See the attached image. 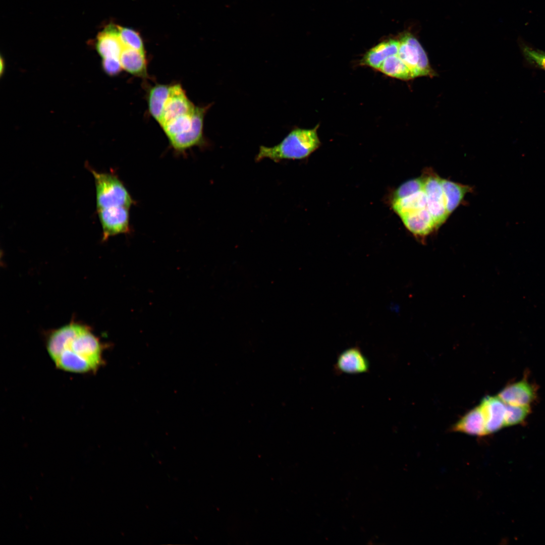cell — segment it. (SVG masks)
Here are the masks:
<instances>
[{
	"instance_id": "cell-9",
	"label": "cell",
	"mask_w": 545,
	"mask_h": 545,
	"mask_svg": "<svg viewBox=\"0 0 545 545\" xmlns=\"http://www.w3.org/2000/svg\"><path fill=\"white\" fill-rule=\"evenodd\" d=\"M400 218L407 230L422 242L437 230L428 208L406 214Z\"/></svg>"
},
{
	"instance_id": "cell-19",
	"label": "cell",
	"mask_w": 545,
	"mask_h": 545,
	"mask_svg": "<svg viewBox=\"0 0 545 545\" xmlns=\"http://www.w3.org/2000/svg\"><path fill=\"white\" fill-rule=\"evenodd\" d=\"M170 85L157 84L151 88L148 95V107L151 116L159 124L169 95Z\"/></svg>"
},
{
	"instance_id": "cell-16",
	"label": "cell",
	"mask_w": 545,
	"mask_h": 545,
	"mask_svg": "<svg viewBox=\"0 0 545 545\" xmlns=\"http://www.w3.org/2000/svg\"><path fill=\"white\" fill-rule=\"evenodd\" d=\"M123 70L138 77L147 76L145 51L124 48L119 58Z\"/></svg>"
},
{
	"instance_id": "cell-21",
	"label": "cell",
	"mask_w": 545,
	"mask_h": 545,
	"mask_svg": "<svg viewBox=\"0 0 545 545\" xmlns=\"http://www.w3.org/2000/svg\"><path fill=\"white\" fill-rule=\"evenodd\" d=\"M194 111L191 114L172 120L161 127L169 140L185 132L190 128Z\"/></svg>"
},
{
	"instance_id": "cell-8",
	"label": "cell",
	"mask_w": 545,
	"mask_h": 545,
	"mask_svg": "<svg viewBox=\"0 0 545 545\" xmlns=\"http://www.w3.org/2000/svg\"><path fill=\"white\" fill-rule=\"evenodd\" d=\"M196 106L188 99L180 84L170 85V93L165 104L159 125L179 117L192 113Z\"/></svg>"
},
{
	"instance_id": "cell-15",
	"label": "cell",
	"mask_w": 545,
	"mask_h": 545,
	"mask_svg": "<svg viewBox=\"0 0 545 545\" xmlns=\"http://www.w3.org/2000/svg\"><path fill=\"white\" fill-rule=\"evenodd\" d=\"M399 47V41L392 39L383 41L370 49L362 62L364 65L379 69L386 59L398 54Z\"/></svg>"
},
{
	"instance_id": "cell-10",
	"label": "cell",
	"mask_w": 545,
	"mask_h": 545,
	"mask_svg": "<svg viewBox=\"0 0 545 545\" xmlns=\"http://www.w3.org/2000/svg\"><path fill=\"white\" fill-rule=\"evenodd\" d=\"M479 406L484 418L487 434L505 426L506 404L498 396L484 397Z\"/></svg>"
},
{
	"instance_id": "cell-18",
	"label": "cell",
	"mask_w": 545,
	"mask_h": 545,
	"mask_svg": "<svg viewBox=\"0 0 545 545\" xmlns=\"http://www.w3.org/2000/svg\"><path fill=\"white\" fill-rule=\"evenodd\" d=\"M392 209L399 216L428 208L427 197L423 189L408 196L397 199H391Z\"/></svg>"
},
{
	"instance_id": "cell-14",
	"label": "cell",
	"mask_w": 545,
	"mask_h": 545,
	"mask_svg": "<svg viewBox=\"0 0 545 545\" xmlns=\"http://www.w3.org/2000/svg\"><path fill=\"white\" fill-rule=\"evenodd\" d=\"M452 430L474 436L486 435L484 418L480 406L464 415L452 426Z\"/></svg>"
},
{
	"instance_id": "cell-7",
	"label": "cell",
	"mask_w": 545,
	"mask_h": 545,
	"mask_svg": "<svg viewBox=\"0 0 545 545\" xmlns=\"http://www.w3.org/2000/svg\"><path fill=\"white\" fill-rule=\"evenodd\" d=\"M130 208L121 206L97 210L102 229V241L130 232Z\"/></svg>"
},
{
	"instance_id": "cell-2",
	"label": "cell",
	"mask_w": 545,
	"mask_h": 545,
	"mask_svg": "<svg viewBox=\"0 0 545 545\" xmlns=\"http://www.w3.org/2000/svg\"><path fill=\"white\" fill-rule=\"evenodd\" d=\"M318 126L311 129L295 128L279 144L271 147L260 146L255 160L269 158L279 162L284 160H300L308 157L320 146Z\"/></svg>"
},
{
	"instance_id": "cell-25",
	"label": "cell",
	"mask_w": 545,
	"mask_h": 545,
	"mask_svg": "<svg viewBox=\"0 0 545 545\" xmlns=\"http://www.w3.org/2000/svg\"><path fill=\"white\" fill-rule=\"evenodd\" d=\"M523 52L528 62L545 70V52L524 46Z\"/></svg>"
},
{
	"instance_id": "cell-23",
	"label": "cell",
	"mask_w": 545,
	"mask_h": 545,
	"mask_svg": "<svg viewBox=\"0 0 545 545\" xmlns=\"http://www.w3.org/2000/svg\"><path fill=\"white\" fill-rule=\"evenodd\" d=\"M119 35L124 48L145 51L142 39L137 32L130 28L119 27Z\"/></svg>"
},
{
	"instance_id": "cell-5",
	"label": "cell",
	"mask_w": 545,
	"mask_h": 545,
	"mask_svg": "<svg viewBox=\"0 0 545 545\" xmlns=\"http://www.w3.org/2000/svg\"><path fill=\"white\" fill-rule=\"evenodd\" d=\"M421 176L423 180V190L427 197V207L438 229L449 216L446 208L441 182L442 178L429 168L423 170Z\"/></svg>"
},
{
	"instance_id": "cell-1",
	"label": "cell",
	"mask_w": 545,
	"mask_h": 545,
	"mask_svg": "<svg viewBox=\"0 0 545 545\" xmlns=\"http://www.w3.org/2000/svg\"><path fill=\"white\" fill-rule=\"evenodd\" d=\"M104 347L89 327L74 322L52 331L46 342L57 368L79 374L92 373L101 367Z\"/></svg>"
},
{
	"instance_id": "cell-6",
	"label": "cell",
	"mask_w": 545,
	"mask_h": 545,
	"mask_svg": "<svg viewBox=\"0 0 545 545\" xmlns=\"http://www.w3.org/2000/svg\"><path fill=\"white\" fill-rule=\"evenodd\" d=\"M211 104L204 106H196L190 128L185 132L169 140L171 146L178 152H185L196 146H204L206 144L203 135L204 118Z\"/></svg>"
},
{
	"instance_id": "cell-13",
	"label": "cell",
	"mask_w": 545,
	"mask_h": 545,
	"mask_svg": "<svg viewBox=\"0 0 545 545\" xmlns=\"http://www.w3.org/2000/svg\"><path fill=\"white\" fill-rule=\"evenodd\" d=\"M96 48L102 58H119L124 49L119 35V27L109 26L99 34Z\"/></svg>"
},
{
	"instance_id": "cell-20",
	"label": "cell",
	"mask_w": 545,
	"mask_h": 545,
	"mask_svg": "<svg viewBox=\"0 0 545 545\" xmlns=\"http://www.w3.org/2000/svg\"><path fill=\"white\" fill-rule=\"evenodd\" d=\"M378 70L389 76L404 80L415 78L412 71L397 54L386 59Z\"/></svg>"
},
{
	"instance_id": "cell-3",
	"label": "cell",
	"mask_w": 545,
	"mask_h": 545,
	"mask_svg": "<svg viewBox=\"0 0 545 545\" xmlns=\"http://www.w3.org/2000/svg\"><path fill=\"white\" fill-rule=\"evenodd\" d=\"M89 170L95 181L97 210L113 207H131L133 199L116 175L99 173L91 168Z\"/></svg>"
},
{
	"instance_id": "cell-4",
	"label": "cell",
	"mask_w": 545,
	"mask_h": 545,
	"mask_svg": "<svg viewBox=\"0 0 545 545\" xmlns=\"http://www.w3.org/2000/svg\"><path fill=\"white\" fill-rule=\"evenodd\" d=\"M397 55L412 71L415 77L434 75L425 51L412 35L406 34L401 38Z\"/></svg>"
},
{
	"instance_id": "cell-26",
	"label": "cell",
	"mask_w": 545,
	"mask_h": 545,
	"mask_svg": "<svg viewBox=\"0 0 545 545\" xmlns=\"http://www.w3.org/2000/svg\"><path fill=\"white\" fill-rule=\"evenodd\" d=\"M102 67L105 73L110 76L116 75L123 70L119 58H103Z\"/></svg>"
},
{
	"instance_id": "cell-22",
	"label": "cell",
	"mask_w": 545,
	"mask_h": 545,
	"mask_svg": "<svg viewBox=\"0 0 545 545\" xmlns=\"http://www.w3.org/2000/svg\"><path fill=\"white\" fill-rule=\"evenodd\" d=\"M530 411L529 405L506 404L505 426H512L522 422Z\"/></svg>"
},
{
	"instance_id": "cell-17",
	"label": "cell",
	"mask_w": 545,
	"mask_h": 545,
	"mask_svg": "<svg viewBox=\"0 0 545 545\" xmlns=\"http://www.w3.org/2000/svg\"><path fill=\"white\" fill-rule=\"evenodd\" d=\"M441 182L446 210L450 215L459 206L465 195L472 191V188L443 178Z\"/></svg>"
},
{
	"instance_id": "cell-12",
	"label": "cell",
	"mask_w": 545,
	"mask_h": 545,
	"mask_svg": "<svg viewBox=\"0 0 545 545\" xmlns=\"http://www.w3.org/2000/svg\"><path fill=\"white\" fill-rule=\"evenodd\" d=\"M498 397L507 404L529 405L535 397V392L531 385L523 379L505 387Z\"/></svg>"
},
{
	"instance_id": "cell-11",
	"label": "cell",
	"mask_w": 545,
	"mask_h": 545,
	"mask_svg": "<svg viewBox=\"0 0 545 545\" xmlns=\"http://www.w3.org/2000/svg\"><path fill=\"white\" fill-rule=\"evenodd\" d=\"M335 367L340 372L359 374L366 372L369 370V364L359 348L351 347L339 355Z\"/></svg>"
},
{
	"instance_id": "cell-24",
	"label": "cell",
	"mask_w": 545,
	"mask_h": 545,
	"mask_svg": "<svg viewBox=\"0 0 545 545\" xmlns=\"http://www.w3.org/2000/svg\"><path fill=\"white\" fill-rule=\"evenodd\" d=\"M423 180L422 176L409 180L399 186L393 193L391 199L402 198L423 189Z\"/></svg>"
}]
</instances>
